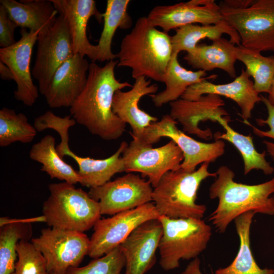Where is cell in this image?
<instances>
[{
    "mask_svg": "<svg viewBox=\"0 0 274 274\" xmlns=\"http://www.w3.org/2000/svg\"><path fill=\"white\" fill-rule=\"evenodd\" d=\"M118 60H111L102 66L90 63L86 85L70 107L73 118L92 134L106 141L120 138L126 124L112 110L115 93L132 85L121 82L115 76Z\"/></svg>",
    "mask_w": 274,
    "mask_h": 274,
    "instance_id": "obj_1",
    "label": "cell"
},
{
    "mask_svg": "<svg viewBox=\"0 0 274 274\" xmlns=\"http://www.w3.org/2000/svg\"><path fill=\"white\" fill-rule=\"evenodd\" d=\"M217 177L209 188L211 199H217L216 208L209 221L220 233H224L230 223L249 211L274 215V177L264 183L248 185L234 180L235 174L226 165L220 166Z\"/></svg>",
    "mask_w": 274,
    "mask_h": 274,
    "instance_id": "obj_2",
    "label": "cell"
},
{
    "mask_svg": "<svg viewBox=\"0 0 274 274\" xmlns=\"http://www.w3.org/2000/svg\"><path fill=\"white\" fill-rule=\"evenodd\" d=\"M173 53L171 36L141 17L121 41L117 66L130 68L134 79L145 77L163 83Z\"/></svg>",
    "mask_w": 274,
    "mask_h": 274,
    "instance_id": "obj_3",
    "label": "cell"
},
{
    "mask_svg": "<svg viewBox=\"0 0 274 274\" xmlns=\"http://www.w3.org/2000/svg\"><path fill=\"white\" fill-rule=\"evenodd\" d=\"M209 164L203 163L193 171L181 168L162 177L152 193V202L160 216L202 219L207 207L196 202L198 189L204 180L217 177L216 172L209 171Z\"/></svg>",
    "mask_w": 274,
    "mask_h": 274,
    "instance_id": "obj_4",
    "label": "cell"
},
{
    "mask_svg": "<svg viewBox=\"0 0 274 274\" xmlns=\"http://www.w3.org/2000/svg\"><path fill=\"white\" fill-rule=\"evenodd\" d=\"M43 215L49 227L84 232L100 219L99 203L88 193L63 182L49 185Z\"/></svg>",
    "mask_w": 274,
    "mask_h": 274,
    "instance_id": "obj_5",
    "label": "cell"
},
{
    "mask_svg": "<svg viewBox=\"0 0 274 274\" xmlns=\"http://www.w3.org/2000/svg\"><path fill=\"white\" fill-rule=\"evenodd\" d=\"M241 44L259 52H274V0H224L219 4Z\"/></svg>",
    "mask_w": 274,
    "mask_h": 274,
    "instance_id": "obj_6",
    "label": "cell"
},
{
    "mask_svg": "<svg viewBox=\"0 0 274 274\" xmlns=\"http://www.w3.org/2000/svg\"><path fill=\"white\" fill-rule=\"evenodd\" d=\"M163 232L158 249L159 264L166 271L177 268L181 260L194 259L207 247L212 227L202 219L160 216Z\"/></svg>",
    "mask_w": 274,
    "mask_h": 274,
    "instance_id": "obj_7",
    "label": "cell"
},
{
    "mask_svg": "<svg viewBox=\"0 0 274 274\" xmlns=\"http://www.w3.org/2000/svg\"><path fill=\"white\" fill-rule=\"evenodd\" d=\"M177 124L169 115H165L160 120L152 122L139 138L133 140L153 146L162 137L170 138L182 151L181 168L187 171L195 170L198 165L204 162H213L224 154L223 140H215L210 143L198 141L180 130Z\"/></svg>",
    "mask_w": 274,
    "mask_h": 274,
    "instance_id": "obj_8",
    "label": "cell"
},
{
    "mask_svg": "<svg viewBox=\"0 0 274 274\" xmlns=\"http://www.w3.org/2000/svg\"><path fill=\"white\" fill-rule=\"evenodd\" d=\"M31 242L42 253L49 274H65L88 255L90 239L84 232L52 227L41 230Z\"/></svg>",
    "mask_w": 274,
    "mask_h": 274,
    "instance_id": "obj_9",
    "label": "cell"
},
{
    "mask_svg": "<svg viewBox=\"0 0 274 274\" xmlns=\"http://www.w3.org/2000/svg\"><path fill=\"white\" fill-rule=\"evenodd\" d=\"M122 157L125 172L141 173L142 177L148 178L153 188L166 173L180 169L184 160L182 151L171 140L157 148L132 140Z\"/></svg>",
    "mask_w": 274,
    "mask_h": 274,
    "instance_id": "obj_10",
    "label": "cell"
},
{
    "mask_svg": "<svg viewBox=\"0 0 274 274\" xmlns=\"http://www.w3.org/2000/svg\"><path fill=\"white\" fill-rule=\"evenodd\" d=\"M159 217L152 201L111 217L99 219L93 226L88 255L92 258L105 255L119 246L139 225Z\"/></svg>",
    "mask_w": 274,
    "mask_h": 274,
    "instance_id": "obj_11",
    "label": "cell"
},
{
    "mask_svg": "<svg viewBox=\"0 0 274 274\" xmlns=\"http://www.w3.org/2000/svg\"><path fill=\"white\" fill-rule=\"evenodd\" d=\"M37 43L31 74L38 82L39 92L44 95L56 70L74 54L65 18L61 15L57 16L50 29L39 33Z\"/></svg>",
    "mask_w": 274,
    "mask_h": 274,
    "instance_id": "obj_12",
    "label": "cell"
},
{
    "mask_svg": "<svg viewBox=\"0 0 274 274\" xmlns=\"http://www.w3.org/2000/svg\"><path fill=\"white\" fill-rule=\"evenodd\" d=\"M153 188L139 175L127 173L95 188L89 195L99 203L101 215H114L152 201Z\"/></svg>",
    "mask_w": 274,
    "mask_h": 274,
    "instance_id": "obj_13",
    "label": "cell"
},
{
    "mask_svg": "<svg viewBox=\"0 0 274 274\" xmlns=\"http://www.w3.org/2000/svg\"><path fill=\"white\" fill-rule=\"evenodd\" d=\"M147 18L152 25L167 33L188 24L212 25L225 21L214 0H191L157 6L151 10Z\"/></svg>",
    "mask_w": 274,
    "mask_h": 274,
    "instance_id": "obj_14",
    "label": "cell"
},
{
    "mask_svg": "<svg viewBox=\"0 0 274 274\" xmlns=\"http://www.w3.org/2000/svg\"><path fill=\"white\" fill-rule=\"evenodd\" d=\"M20 33L21 38L18 41L8 47L0 48V61L12 73L17 85L14 92L15 99L31 107L39 97V88L33 82L30 65L39 32L21 28Z\"/></svg>",
    "mask_w": 274,
    "mask_h": 274,
    "instance_id": "obj_15",
    "label": "cell"
},
{
    "mask_svg": "<svg viewBox=\"0 0 274 274\" xmlns=\"http://www.w3.org/2000/svg\"><path fill=\"white\" fill-rule=\"evenodd\" d=\"M159 219L147 221L119 245L125 260V274H145L156 262V251L162 235Z\"/></svg>",
    "mask_w": 274,
    "mask_h": 274,
    "instance_id": "obj_16",
    "label": "cell"
},
{
    "mask_svg": "<svg viewBox=\"0 0 274 274\" xmlns=\"http://www.w3.org/2000/svg\"><path fill=\"white\" fill-rule=\"evenodd\" d=\"M89 65L84 56L75 54L58 68L44 95L50 108L73 105L86 85Z\"/></svg>",
    "mask_w": 274,
    "mask_h": 274,
    "instance_id": "obj_17",
    "label": "cell"
},
{
    "mask_svg": "<svg viewBox=\"0 0 274 274\" xmlns=\"http://www.w3.org/2000/svg\"><path fill=\"white\" fill-rule=\"evenodd\" d=\"M170 116L182 126L185 133L194 134L200 139L209 140L213 135L211 129H201L200 122L215 121L219 116H228L224 109V100L219 95L212 94L201 96L196 100L180 98L169 104Z\"/></svg>",
    "mask_w": 274,
    "mask_h": 274,
    "instance_id": "obj_18",
    "label": "cell"
},
{
    "mask_svg": "<svg viewBox=\"0 0 274 274\" xmlns=\"http://www.w3.org/2000/svg\"><path fill=\"white\" fill-rule=\"evenodd\" d=\"M59 15L67 24L72 39L74 53L87 56L96 61L97 46L92 44L87 35L90 18L94 16L100 23L102 14L98 10L93 0H51Z\"/></svg>",
    "mask_w": 274,
    "mask_h": 274,
    "instance_id": "obj_19",
    "label": "cell"
},
{
    "mask_svg": "<svg viewBox=\"0 0 274 274\" xmlns=\"http://www.w3.org/2000/svg\"><path fill=\"white\" fill-rule=\"evenodd\" d=\"M209 94L223 96L235 102L241 109L243 120L251 118L255 105L261 101V96L255 89L253 81L244 68L238 76L228 83L216 84L206 80L194 84L188 88L181 98L193 101Z\"/></svg>",
    "mask_w": 274,
    "mask_h": 274,
    "instance_id": "obj_20",
    "label": "cell"
},
{
    "mask_svg": "<svg viewBox=\"0 0 274 274\" xmlns=\"http://www.w3.org/2000/svg\"><path fill=\"white\" fill-rule=\"evenodd\" d=\"M158 89L156 84H151V80H147L145 77H140L135 79L133 85L129 90H119L115 93L113 111L124 123L129 124L133 139L139 138L152 122L158 121V118L141 110L139 106L142 97L156 94Z\"/></svg>",
    "mask_w": 274,
    "mask_h": 274,
    "instance_id": "obj_21",
    "label": "cell"
},
{
    "mask_svg": "<svg viewBox=\"0 0 274 274\" xmlns=\"http://www.w3.org/2000/svg\"><path fill=\"white\" fill-rule=\"evenodd\" d=\"M69 138H61V142L56 147L59 155L63 158L64 156L72 158L77 163L80 184L90 188L100 186L108 182L116 174L125 172L122 154L128 146L125 141L120 144L117 150L110 157L105 159H94L89 157H81L70 150Z\"/></svg>",
    "mask_w": 274,
    "mask_h": 274,
    "instance_id": "obj_22",
    "label": "cell"
},
{
    "mask_svg": "<svg viewBox=\"0 0 274 274\" xmlns=\"http://www.w3.org/2000/svg\"><path fill=\"white\" fill-rule=\"evenodd\" d=\"M17 26L40 33L50 29L58 13L51 0H1Z\"/></svg>",
    "mask_w": 274,
    "mask_h": 274,
    "instance_id": "obj_23",
    "label": "cell"
},
{
    "mask_svg": "<svg viewBox=\"0 0 274 274\" xmlns=\"http://www.w3.org/2000/svg\"><path fill=\"white\" fill-rule=\"evenodd\" d=\"M235 45L223 38L212 41L211 45H197L186 52L184 59L193 68L205 72L215 68L225 72L231 78L236 77Z\"/></svg>",
    "mask_w": 274,
    "mask_h": 274,
    "instance_id": "obj_24",
    "label": "cell"
},
{
    "mask_svg": "<svg viewBox=\"0 0 274 274\" xmlns=\"http://www.w3.org/2000/svg\"><path fill=\"white\" fill-rule=\"evenodd\" d=\"M207 75L206 72L202 70L192 71L186 69L180 64L178 54L173 53L163 81L166 85L165 89L150 96L156 107H161L181 98L190 86L217 77V75L209 77Z\"/></svg>",
    "mask_w": 274,
    "mask_h": 274,
    "instance_id": "obj_25",
    "label": "cell"
},
{
    "mask_svg": "<svg viewBox=\"0 0 274 274\" xmlns=\"http://www.w3.org/2000/svg\"><path fill=\"white\" fill-rule=\"evenodd\" d=\"M255 213L246 212L234 220L239 247L232 262L219 268L213 274H274L272 268H262L256 262L251 248L250 230Z\"/></svg>",
    "mask_w": 274,
    "mask_h": 274,
    "instance_id": "obj_26",
    "label": "cell"
},
{
    "mask_svg": "<svg viewBox=\"0 0 274 274\" xmlns=\"http://www.w3.org/2000/svg\"><path fill=\"white\" fill-rule=\"evenodd\" d=\"M230 117H217L215 122L220 124L225 129L224 133L215 132V140H225L233 145L240 153L244 163V174L246 175L253 169L261 170L265 175H271L274 167L265 158L266 152L260 153L256 149L253 137L251 135H244L234 130L228 124Z\"/></svg>",
    "mask_w": 274,
    "mask_h": 274,
    "instance_id": "obj_27",
    "label": "cell"
},
{
    "mask_svg": "<svg viewBox=\"0 0 274 274\" xmlns=\"http://www.w3.org/2000/svg\"><path fill=\"white\" fill-rule=\"evenodd\" d=\"M129 0H108L105 13H102L104 27L97 46L96 61H110L117 58L112 51L113 37L118 28H130L132 20L127 9Z\"/></svg>",
    "mask_w": 274,
    "mask_h": 274,
    "instance_id": "obj_28",
    "label": "cell"
},
{
    "mask_svg": "<svg viewBox=\"0 0 274 274\" xmlns=\"http://www.w3.org/2000/svg\"><path fill=\"white\" fill-rule=\"evenodd\" d=\"M38 221L41 222L40 217L26 219L1 218L0 274H12L14 271L17 243L31 236L30 223Z\"/></svg>",
    "mask_w": 274,
    "mask_h": 274,
    "instance_id": "obj_29",
    "label": "cell"
},
{
    "mask_svg": "<svg viewBox=\"0 0 274 274\" xmlns=\"http://www.w3.org/2000/svg\"><path fill=\"white\" fill-rule=\"evenodd\" d=\"M224 33L229 36L230 41L234 45L241 44L238 33L226 21L216 24H188L182 26L176 29L175 34L171 37L173 53L190 52L200 40L208 38L213 41L221 38Z\"/></svg>",
    "mask_w": 274,
    "mask_h": 274,
    "instance_id": "obj_30",
    "label": "cell"
},
{
    "mask_svg": "<svg viewBox=\"0 0 274 274\" xmlns=\"http://www.w3.org/2000/svg\"><path fill=\"white\" fill-rule=\"evenodd\" d=\"M29 156L31 159L42 164L41 170L51 179L56 178L73 185L80 183L78 171L66 163L57 153L55 139L52 135H46L33 144Z\"/></svg>",
    "mask_w": 274,
    "mask_h": 274,
    "instance_id": "obj_31",
    "label": "cell"
},
{
    "mask_svg": "<svg viewBox=\"0 0 274 274\" xmlns=\"http://www.w3.org/2000/svg\"><path fill=\"white\" fill-rule=\"evenodd\" d=\"M235 51L237 60L244 64L246 73L253 78L256 91L268 93L274 77V56H264L241 44L235 46Z\"/></svg>",
    "mask_w": 274,
    "mask_h": 274,
    "instance_id": "obj_32",
    "label": "cell"
},
{
    "mask_svg": "<svg viewBox=\"0 0 274 274\" xmlns=\"http://www.w3.org/2000/svg\"><path fill=\"white\" fill-rule=\"evenodd\" d=\"M37 133L35 127L28 122L23 113L17 114L14 110L5 107L0 110L1 147H7L16 142L31 143Z\"/></svg>",
    "mask_w": 274,
    "mask_h": 274,
    "instance_id": "obj_33",
    "label": "cell"
},
{
    "mask_svg": "<svg viewBox=\"0 0 274 274\" xmlns=\"http://www.w3.org/2000/svg\"><path fill=\"white\" fill-rule=\"evenodd\" d=\"M16 252L18 261L12 274H49L44 256L31 242L20 241Z\"/></svg>",
    "mask_w": 274,
    "mask_h": 274,
    "instance_id": "obj_34",
    "label": "cell"
},
{
    "mask_svg": "<svg viewBox=\"0 0 274 274\" xmlns=\"http://www.w3.org/2000/svg\"><path fill=\"white\" fill-rule=\"evenodd\" d=\"M126 260L119 246L105 254L94 258L83 267H71L65 274H120Z\"/></svg>",
    "mask_w": 274,
    "mask_h": 274,
    "instance_id": "obj_35",
    "label": "cell"
},
{
    "mask_svg": "<svg viewBox=\"0 0 274 274\" xmlns=\"http://www.w3.org/2000/svg\"><path fill=\"white\" fill-rule=\"evenodd\" d=\"M261 101L265 105L267 112V117L265 119H256V121L259 125H267L269 129L267 131H263L258 129L252 125L248 120H243V123L250 126L253 129V132L259 137H267L274 140V108L268 102L267 98L262 95ZM263 143L265 145L266 151L271 156L274 162V143L264 140Z\"/></svg>",
    "mask_w": 274,
    "mask_h": 274,
    "instance_id": "obj_36",
    "label": "cell"
},
{
    "mask_svg": "<svg viewBox=\"0 0 274 274\" xmlns=\"http://www.w3.org/2000/svg\"><path fill=\"white\" fill-rule=\"evenodd\" d=\"M17 25L11 19L5 7L0 5V46L7 48L14 44V32Z\"/></svg>",
    "mask_w": 274,
    "mask_h": 274,
    "instance_id": "obj_37",
    "label": "cell"
},
{
    "mask_svg": "<svg viewBox=\"0 0 274 274\" xmlns=\"http://www.w3.org/2000/svg\"><path fill=\"white\" fill-rule=\"evenodd\" d=\"M181 274H202L200 259L197 257L191 261Z\"/></svg>",
    "mask_w": 274,
    "mask_h": 274,
    "instance_id": "obj_38",
    "label": "cell"
},
{
    "mask_svg": "<svg viewBox=\"0 0 274 274\" xmlns=\"http://www.w3.org/2000/svg\"><path fill=\"white\" fill-rule=\"evenodd\" d=\"M0 77L4 80L14 79L13 75L10 69L1 61H0Z\"/></svg>",
    "mask_w": 274,
    "mask_h": 274,
    "instance_id": "obj_39",
    "label": "cell"
},
{
    "mask_svg": "<svg viewBox=\"0 0 274 274\" xmlns=\"http://www.w3.org/2000/svg\"><path fill=\"white\" fill-rule=\"evenodd\" d=\"M268 94L267 99L270 104L274 108V77Z\"/></svg>",
    "mask_w": 274,
    "mask_h": 274,
    "instance_id": "obj_40",
    "label": "cell"
}]
</instances>
